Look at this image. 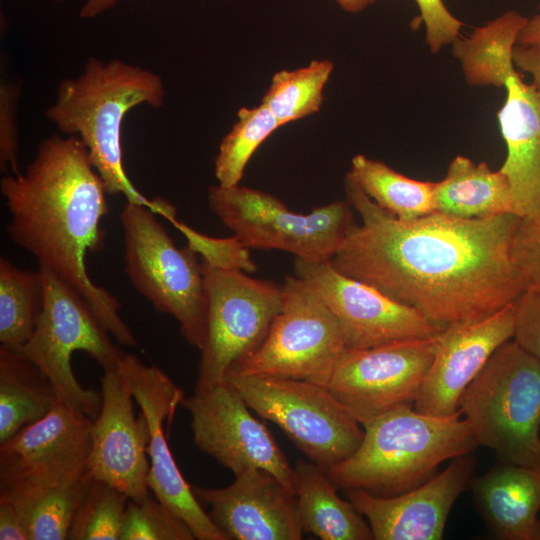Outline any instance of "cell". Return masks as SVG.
<instances>
[{
	"label": "cell",
	"instance_id": "cell-1",
	"mask_svg": "<svg viewBox=\"0 0 540 540\" xmlns=\"http://www.w3.org/2000/svg\"><path fill=\"white\" fill-rule=\"evenodd\" d=\"M344 188L361 223L330 261L340 273L442 327L484 319L523 292L511 256L519 216L461 219L434 212L402 221L347 175Z\"/></svg>",
	"mask_w": 540,
	"mask_h": 540
},
{
	"label": "cell",
	"instance_id": "cell-2",
	"mask_svg": "<svg viewBox=\"0 0 540 540\" xmlns=\"http://www.w3.org/2000/svg\"><path fill=\"white\" fill-rule=\"evenodd\" d=\"M0 190L10 214V239L74 288L119 344L136 346L120 302L87 271L86 255L104 246L100 222L109 206L82 141L73 135L45 138L26 170L6 174Z\"/></svg>",
	"mask_w": 540,
	"mask_h": 540
},
{
	"label": "cell",
	"instance_id": "cell-3",
	"mask_svg": "<svg viewBox=\"0 0 540 540\" xmlns=\"http://www.w3.org/2000/svg\"><path fill=\"white\" fill-rule=\"evenodd\" d=\"M166 91L161 76L119 59L90 57L76 78L63 79L44 115L60 132L78 137L103 180L108 194L150 208L168 219L175 208L162 198L148 199L133 185L121 146L126 114L142 104L160 108Z\"/></svg>",
	"mask_w": 540,
	"mask_h": 540
},
{
	"label": "cell",
	"instance_id": "cell-4",
	"mask_svg": "<svg viewBox=\"0 0 540 540\" xmlns=\"http://www.w3.org/2000/svg\"><path fill=\"white\" fill-rule=\"evenodd\" d=\"M362 426L364 436L357 450L327 470L334 485L344 491L398 495L430 479L442 462L478 447L459 409L435 416L407 405Z\"/></svg>",
	"mask_w": 540,
	"mask_h": 540
},
{
	"label": "cell",
	"instance_id": "cell-5",
	"mask_svg": "<svg viewBox=\"0 0 540 540\" xmlns=\"http://www.w3.org/2000/svg\"><path fill=\"white\" fill-rule=\"evenodd\" d=\"M458 409L478 446L502 462L540 468V359L514 340L492 354Z\"/></svg>",
	"mask_w": 540,
	"mask_h": 540
},
{
	"label": "cell",
	"instance_id": "cell-6",
	"mask_svg": "<svg viewBox=\"0 0 540 540\" xmlns=\"http://www.w3.org/2000/svg\"><path fill=\"white\" fill-rule=\"evenodd\" d=\"M155 214L140 204L123 207L125 272L153 308L173 316L186 342L200 350L207 328L202 264L188 245L176 246Z\"/></svg>",
	"mask_w": 540,
	"mask_h": 540
},
{
	"label": "cell",
	"instance_id": "cell-7",
	"mask_svg": "<svg viewBox=\"0 0 540 540\" xmlns=\"http://www.w3.org/2000/svg\"><path fill=\"white\" fill-rule=\"evenodd\" d=\"M44 305L30 339L17 351L48 377L59 400L92 419L101 407V393L84 388L71 365L74 352L87 353L104 370L115 368L123 355L85 299L52 271L39 265Z\"/></svg>",
	"mask_w": 540,
	"mask_h": 540
},
{
	"label": "cell",
	"instance_id": "cell-8",
	"mask_svg": "<svg viewBox=\"0 0 540 540\" xmlns=\"http://www.w3.org/2000/svg\"><path fill=\"white\" fill-rule=\"evenodd\" d=\"M210 209L248 249H275L306 261H330L355 224L352 206L337 200L303 214L277 197L244 186L209 187Z\"/></svg>",
	"mask_w": 540,
	"mask_h": 540
},
{
	"label": "cell",
	"instance_id": "cell-9",
	"mask_svg": "<svg viewBox=\"0 0 540 540\" xmlns=\"http://www.w3.org/2000/svg\"><path fill=\"white\" fill-rule=\"evenodd\" d=\"M282 291V309L266 337L227 374L304 380L326 387L347 350L339 323L296 275L286 277Z\"/></svg>",
	"mask_w": 540,
	"mask_h": 540
},
{
	"label": "cell",
	"instance_id": "cell-10",
	"mask_svg": "<svg viewBox=\"0 0 540 540\" xmlns=\"http://www.w3.org/2000/svg\"><path fill=\"white\" fill-rule=\"evenodd\" d=\"M225 382L326 471L351 456L363 439V426L322 385L238 374H227Z\"/></svg>",
	"mask_w": 540,
	"mask_h": 540
},
{
	"label": "cell",
	"instance_id": "cell-11",
	"mask_svg": "<svg viewBox=\"0 0 540 540\" xmlns=\"http://www.w3.org/2000/svg\"><path fill=\"white\" fill-rule=\"evenodd\" d=\"M207 328L194 390L225 383L229 369L256 350L282 309V285L202 263Z\"/></svg>",
	"mask_w": 540,
	"mask_h": 540
},
{
	"label": "cell",
	"instance_id": "cell-12",
	"mask_svg": "<svg viewBox=\"0 0 540 540\" xmlns=\"http://www.w3.org/2000/svg\"><path fill=\"white\" fill-rule=\"evenodd\" d=\"M438 335L347 349L326 388L361 425L396 408L413 406Z\"/></svg>",
	"mask_w": 540,
	"mask_h": 540
},
{
	"label": "cell",
	"instance_id": "cell-13",
	"mask_svg": "<svg viewBox=\"0 0 540 540\" xmlns=\"http://www.w3.org/2000/svg\"><path fill=\"white\" fill-rule=\"evenodd\" d=\"M330 261L295 258L294 272L334 314L347 349L435 337L445 328L417 309L340 273Z\"/></svg>",
	"mask_w": 540,
	"mask_h": 540
},
{
	"label": "cell",
	"instance_id": "cell-14",
	"mask_svg": "<svg viewBox=\"0 0 540 540\" xmlns=\"http://www.w3.org/2000/svg\"><path fill=\"white\" fill-rule=\"evenodd\" d=\"M119 368L149 426L147 453L150 469L147 483L150 491L185 521L196 539L229 540L195 497L165 436L164 423L171 425L175 411L184 399L182 389L159 367L144 364L134 354L125 353Z\"/></svg>",
	"mask_w": 540,
	"mask_h": 540
},
{
	"label": "cell",
	"instance_id": "cell-15",
	"mask_svg": "<svg viewBox=\"0 0 540 540\" xmlns=\"http://www.w3.org/2000/svg\"><path fill=\"white\" fill-rule=\"evenodd\" d=\"M182 405L191 416L193 441L235 475L264 469L295 491V471L268 428L227 382L194 390Z\"/></svg>",
	"mask_w": 540,
	"mask_h": 540
},
{
	"label": "cell",
	"instance_id": "cell-16",
	"mask_svg": "<svg viewBox=\"0 0 540 540\" xmlns=\"http://www.w3.org/2000/svg\"><path fill=\"white\" fill-rule=\"evenodd\" d=\"M476 85L503 87L506 97L497 114L507 156L499 169L508 179L515 214L540 215V94L516 70L509 49L486 52L473 70Z\"/></svg>",
	"mask_w": 540,
	"mask_h": 540
},
{
	"label": "cell",
	"instance_id": "cell-17",
	"mask_svg": "<svg viewBox=\"0 0 540 540\" xmlns=\"http://www.w3.org/2000/svg\"><path fill=\"white\" fill-rule=\"evenodd\" d=\"M93 419L59 402L0 443V488L77 482L87 472Z\"/></svg>",
	"mask_w": 540,
	"mask_h": 540
},
{
	"label": "cell",
	"instance_id": "cell-18",
	"mask_svg": "<svg viewBox=\"0 0 540 540\" xmlns=\"http://www.w3.org/2000/svg\"><path fill=\"white\" fill-rule=\"evenodd\" d=\"M101 407L91 429L87 462L89 474L141 500L149 492V426L141 413L136 417L133 395L119 364L101 377Z\"/></svg>",
	"mask_w": 540,
	"mask_h": 540
},
{
	"label": "cell",
	"instance_id": "cell-19",
	"mask_svg": "<svg viewBox=\"0 0 540 540\" xmlns=\"http://www.w3.org/2000/svg\"><path fill=\"white\" fill-rule=\"evenodd\" d=\"M476 461L472 453L456 457L442 472L394 496L361 489L345 490L347 499L367 520L375 540H440L449 513L471 485Z\"/></svg>",
	"mask_w": 540,
	"mask_h": 540
},
{
	"label": "cell",
	"instance_id": "cell-20",
	"mask_svg": "<svg viewBox=\"0 0 540 540\" xmlns=\"http://www.w3.org/2000/svg\"><path fill=\"white\" fill-rule=\"evenodd\" d=\"M229 540H300L295 491L272 473L250 468L223 488L192 486Z\"/></svg>",
	"mask_w": 540,
	"mask_h": 540
},
{
	"label": "cell",
	"instance_id": "cell-21",
	"mask_svg": "<svg viewBox=\"0 0 540 540\" xmlns=\"http://www.w3.org/2000/svg\"><path fill=\"white\" fill-rule=\"evenodd\" d=\"M513 334L514 302L484 319L446 326L437 337L414 409L435 416L456 413L464 390Z\"/></svg>",
	"mask_w": 540,
	"mask_h": 540
},
{
	"label": "cell",
	"instance_id": "cell-22",
	"mask_svg": "<svg viewBox=\"0 0 540 540\" xmlns=\"http://www.w3.org/2000/svg\"><path fill=\"white\" fill-rule=\"evenodd\" d=\"M474 504L503 540H540V468L502 462L473 478Z\"/></svg>",
	"mask_w": 540,
	"mask_h": 540
},
{
	"label": "cell",
	"instance_id": "cell-23",
	"mask_svg": "<svg viewBox=\"0 0 540 540\" xmlns=\"http://www.w3.org/2000/svg\"><path fill=\"white\" fill-rule=\"evenodd\" d=\"M296 509L303 533L322 540H370L365 517L337 494L327 471L312 461L294 466Z\"/></svg>",
	"mask_w": 540,
	"mask_h": 540
},
{
	"label": "cell",
	"instance_id": "cell-24",
	"mask_svg": "<svg viewBox=\"0 0 540 540\" xmlns=\"http://www.w3.org/2000/svg\"><path fill=\"white\" fill-rule=\"evenodd\" d=\"M434 200L436 212L461 219L515 214L507 177L485 162L475 163L461 155L451 161L446 176L435 182Z\"/></svg>",
	"mask_w": 540,
	"mask_h": 540
},
{
	"label": "cell",
	"instance_id": "cell-25",
	"mask_svg": "<svg viewBox=\"0 0 540 540\" xmlns=\"http://www.w3.org/2000/svg\"><path fill=\"white\" fill-rule=\"evenodd\" d=\"M59 402L37 365L19 351L0 346V443L44 418Z\"/></svg>",
	"mask_w": 540,
	"mask_h": 540
},
{
	"label": "cell",
	"instance_id": "cell-26",
	"mask_svg": "<svg viewBox=\"0 0 540 540\" xmlns=\"http://www.w3.org/2000/svg\"><path fill=\"white\" fill-rule=\"evenodd\" d=\"M91 475L71 484L0 488V500L21 516L29 540H65Z\"/></svg>",
	"mask_w": 540,
	"mask_h": 540
},
{
	"label": "cell",
	"instance_id": "cell-27",
	"mask_svg": "<svg viewBox=\"0 0 540 540\" xmlns=\"http://www.w3.org/2000/svg\"><path fill=\"white\" fill-rule=\"evenodd\" d=\"M376 204L402 221L436 212L435 182L409 178L382 161L355 155L347 173Z\"/></svg>",
	"mask_w": 540,
	"mask_h": 540
},
{
	"label": "cell",
	"instance_id": "cell-28",
	"mask_svg": "<svg viewBox=\"0 0 540 540\" xmlns=\"http://www.w3.org/2000/svg\"><path fill=\"white\" fill-rule=\"evenodd\" d=\"M44 305L39 271L21 269L0 258V343L12 350L32 336Z\"/></svg>",
	"mask_w": 540,
	"mask_h": 540
},
{
	"label": "cell",
	"instance_id": "cell-29",
	"mask_svg": "<svg viewBox=\"0 0 540 540\" xmlns=\"http://www.w3.org/2000/svg\"><path fill=\"white\" fill-rule=\"evenodd\" d=\"M333 67L329 60H313L304 67L275 73L261 104L280 126L318 112Z\"/></svg>",
	"mask_w": 540,
	"mask_h": 540
},
{
	"label": "cell",
	"instance_id": "cell-30",
	"mask_svg": "<svg viewBox=\"0 0 540 540\" xmlns=\"http://www.w3.org/2000/svg\"><path fill=\"white\" fill-rule=\"evenodd\" d=\"M280 126L262 104L242 107L237 120L220 142L214 162V174L221 187L239 185L245 168L259 148Z\"/></svg>",
	"mask_w": 540,
	"mask_h": 540
},
{
	"label": "cell",
	"instance_id": "cell-31",
	"mask_svg": "<svg viewBox=\"0 0 540 540\" xmlns=\"http://www.w3.org/2000/svg\"><path fill=\"white\" fill-rule=\"evenodd\" d=\"M129 497L91 476L75 511L68 540H120Z\"/></svg>",
	"mask_w": 540,
	"mask_h": 540
},
{
	"label": "cell",
	"instance_id": "cell-32",
	"mask_svg": "<svg viewBox=\"0 0 540 540\" xmlns=\"http://www.w3.org/2000/svg\"><path fill=\"white\" fill-rule=\"evenodd\" d=\"M190 527L149 492L141 500L129 499L120 540H194Z\"/></svg>",
	"mask_w": 540,
	"mask_h": 540
},
{
	"label": "cell",
	"instance_id": "cell-33",
	"mask_svg": "<svg viewBox=\"0 0 540 540\" xmlns=\"http://www.w3.org/2000/svg\"><path fill=\"white\" fill-rule=\"evenodd\" d=\"M171 222L186 237L188 246L203 258V263L215 267L238 269L247 273L256 270V265L249 255V249L234 236L214 238L203 235L185 223L172 218Z\"/></svg>",
	"mask_w": 540,
	"mask_h": 540
},
{
	"label": "cell",
	"instance_id": "cell-34",
	"mask_svg": "<svg viewBox=\"0 0 540 540\" xmlns=\"http://www.w3.org/2000/svg\"><path fill=\"white\" fill-rule=\"evenodd\" d=\"M511 256L523 291L540 293V215L519 218Z\"/></svg>",
	"mask_w": 540,
	"mask_h": 540
},
{
	"label": "cell",
	"instance_id": "cell-35",
	"mask_svg": "<svg viewBox=\"0 0 540 540\" xmlns=\"http://www.w3.org/2000/svg\"><path fill=\"white\" fill-rule=\"evenodd\" d=\"M21 85L4 82L0 85V169L7 174L18 170V126L17 108L21 96Z\"/></svg>",
	"mask_w": 540,
	"mask_h": 540
},
{
	"label": "cell",
	"instance_id": "cell-36",
	"mask_svg": "<svg viewBox=\"0 0 540 540\" xmlns=\"http://www.w3.org/2000/svg\"><path fill=\"white\" fill-rule=\"evenodd\" d=\"M421 20L426 28V42L432 53H437L446 44L459 38L463 25L445 7L442 0H415Z\"/></svg>",
	"mask_w": 540,
	"mask_h": 540
},
{
	"label": "cell",
	"instance_id": "cell-37",
	"mask_svg": "<svg viewBox=\"0 0 540 540\" xmlns=\"http://www.w3.org/2000/svg\"><path fill=\"white\" fill-rule=\"evenodd\" d=\"M513 340L540 359V293L523 291L514 301Z\"/></svg>",
	"mask_w": 540,
	"mask_h": 540
},
{
	"label": "cell",
	"instance_id": "cell-38",
	"mask_svg": "<svg viewBox=\"0 0 540 540\" xmlns=\"http://www.w3.org/2000/svg\"><path fill=\"white\" fill-rule=\"evenodd\" d=\"M0 539L29 540L27 528L17 510L0 500Z\"/></svg>",
	"mask_w": 540,
	"mask_h": 540
},
{
	"label": "cell",
	"instance_id": "cell-39",
	"mask_svg": "<svg viewBox=\"0 0 540 540\" xmlns=\"http://www.w3.org/2000/svg\"><path fill=\"white\" fill-rule=\"evenodd\" d=\"M513 61L516 68L529 73L532 84L540 94V44L518 45L513 49Z\"/></svg>",
	"mask_w": 540,
	"mask_h": 540
},
{
	"label": "cell",
	"instance_id": "cell-40",
	"mask_svg": "<svg viewBox=\"0 0 540 540\" xmlns=\"http://www.w3.org/2000/svg\"><path fill=\"white\" fill-rule=\"evenodd\" d=\"M517 44L524 46L540 44V13L527 20L518 35Z\"/></svg>",
	"mask_w": 540,
	"mask_h": 540
},
{
	"label": "cell",
	"instance_id": "cell-41",
	"mask_svg": "<svg viewBox=\"0 0 540 540\" xmlns=\"http://www.w3.org/2000/svg\"><path fill=\"white\" fill-rule=\"evenodd\" d=\"M119 0H86L80 8L79 14L84 19L95 18L113 8Z\"/></svg>",
	"mask_w": 540,
	"mask_h": 540
},
{
	"label": "cell",
	"instance_id": "cell-42",
	"mask_svg": "<svg viewBox=\"0 0 540 540\" xmlns=\"http://www.w3.org/2000/svg\"><path fill=\"white\" fill-rule=\"evenodd\" d=\"M376 0H336L337 4L346 12L358 13Z\"/></svg>",
	"mask_w": 540,
	"mask_h": 540
},
{
	"label": "cell",
	"instance_id": "cell-43",
	"mask_svg": "<svg viewBox=\"0 0 540 540\" xmlns=\"http://www.w3.org/2000/svg\"><path fill=\"white\" fill-rule=\"evenodd\" d=\"M53 1H62V0H53Z\"/></svg>",
	"mask_w": 540,
	"mask_h": 540
},
{
	"label": "cell",
	"instance_id": "cell-44",
	"mask_svg": "<svg viewBox=\"0 0 540 540\" xmlns=\"http://www.w3.org/2000/svg\"><path fill=\"white\" fill-rule=\"evenodd\" d=\"M539 8H540V4H539Z\"/></svg>",
	"mask_w": 540,
	"mask_h": 540
}]
</instances>
